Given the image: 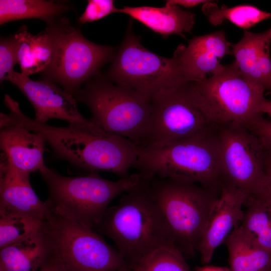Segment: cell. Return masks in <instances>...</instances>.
I'll return each mask as SVG.
<instances>
[{"label": "cell", "mask_w": 271, "mask_h": 271, "mask_svg": "<svg viewBox=\"0 0 271 271\" xmlns=\"http://www.w3.org/2000/svg\"><path fill=\"white\" fill-rule=\"evenodd\" d=\"M214 126L217 140L221 185L261 197L265 186V146L245 124Z\"/></svg>", "instance_id": "cell-9"}, {"label": "cell", "mask_w": 271, "mask_h": 271, "mask_svg": "<svg viewBox=\"0 0 271 271\" xmlns=\"http://www.w3.org/2000/svg\"><path fill=\"white\" fill-rule=\"evenodd\" d=\"M38 271H64V270L59 261L48 256Z\"/></svg>", "instance_id": "cell-31"}, {"label": "cell", "mask_w": 271, "mask_h": 271, "mask_svg": "<svg viewBox=\"0 0 271 271\" xmlns=\"http://www.w3.org/2000/svg\"><path fill=\"white\" fill-rule=\"evenodd\" d=\"M144 180L175 246L184 256H193L221 189L168 179Z\"/></svg>", "instance_id": "cell-3"}, {"label": "cell", "mask_w": 271, "mask_h": 271, "mask_svg": "<svg viewBox=\"0 0 271 271\" xmlns=\"http://www.w3.org/2000/svg\"><path fill=\"white\" fill-rule=\"evenodd\" d=\"M196 271H230V270L229 268L205 265L197 268Z\"/></svg>", "instance_id": "cell-33"}, {"label": "cell", "mask_w": 271, "mask_h": 271, "mask_svg": "<svg viewBox=\"0 0 271 271\" xmlns=\"http://www.w3.org/2000/svg\"><path fill=\"white\" fill-rule=\"evenodd\" d=\"M0 271H5V270L2 267L0 266Z\"/></svg>", "instance_id": "cell-36"}, {"label": "cell", "mask_w": 271, "mask_h": 271, "mask_svg": "<svg viewBox=\"0 0 271 271\" xmlns=\"http://www.w3.org/2000/svg\"><path fill=\"white\" fill-rule=\"evenodd\" d=\"M264 171L265 175V186L261 197L271 203V149L265 146L264 160Z\"/></svg>", "instance_id": "cell-30"}, {"label": "cell", "mask_w": 271, "mask_h": 271, "mask_svg": "<svg viewBox=\"0 0 271 271\" xmlns=\"http://www.w3.org/2000/svg\"><path fill=\"white\" fill-rule=\"evenodd\" d=\"M48 190L45 201L50 211L93 229L119 194L139 185V173L117 181L101 178L95 172L78 177L62 176L45 167L39 171Z\"/></svg>", "instance_id": "cell-4"}, {"label": "cell", "mask_w": 271, "mask_h": 271, "mask_svg": "<svg viewBox=\"0 0 271 271\" xmlns=\"http://www.w3.org/2000/svg\"><path fill=\"white\" fill-rule=\"evenodd\" d=\"M18 39L15 35L0 40V80L3 82L18 63Z\"/></svg>", "instance_id": "cell-27"}, {"label": "cell", "mask_w": 271, "mask_h": 271, "mask_svg": "<svg viewBox=\"0 0 271 271\" xmlns=\"http://www.w3.org/2000/svg\"><path fill=\"white\" fill-rule=\"evenodd\" d=\"M5 80L15 85L26 96L35 109L37 121L46 123L51 119H59L68 122L69 125L95 133H106L79 112L73 95L54 83L44 79L34 81L14 70Z\"/></svg>", "instance_id": "cell-12"}, {"label": "cell", "mask_w": 271, "mask_h": 271, "mask_svg": "<svg viewBox=\"0 0 271 271\" xmlns=\"http://www.w3.org/2000/svg\"><path fill=\"white\" fill-rule=\"evenodd\" d=\"M41 231L49 256L64 271H116L127 265L117 250L93 229L49 210Z\"/></svg>", "instance_id": "cell-7"}, {"label": "cell", "mask_w": 271, "mask_h": 271, "mask_svg": "<svg viewBox=\"0 0 271 271\" xmlns=\"http://www.w3.org/2000/svg\"><path fill=\"white\" fill-rule=\"evenodd\" d=\"M112 0H89L86 8L79 18L81 24L92 23L114 13H118Z\"/></svg>", "instance_id": "cell-28"}, {"label": "cell", "mask_w": 271, "mask_h": 271, "mask_svg": "<svg viewBox=\"0 0 271 271\" xmlns=\"http://www.w3.org/2000/svg\"><path fill=\"white\" fill-rule=\"evenodd\" d=\"M49 209L33 190L30 179L1 167L0 211L25 215L43 221Z\"/></svg>", "instance_id": "cell-16"}, {"label": "cell", "mask_w": 271, "mask_h": 271, "mask_svg": "<svg viewBox=\"0 0 271 271\" xmlns=\"http://www.w3.org/2000/svg\"><path fill=\"white\" fill-rule=\"evenodd\" d=\"M46 143L40 133L22 125L12 124L1 127L2 159L9 168L25 178L30 179L31 173L39 172L45 167Z\"/></svg>", "instance_id": "cell-15"}, {"label": "cell", "mask_w": 271, "mask_h": 271, "mask_svg": "<svg viewBox=\"0 0 271 271\" xmlns=\"http://www.w3.org/2000/svg\"><path fill=\"white\" fill-rule=\"evenodd\" d=\"M270 43L271 28L260 33L245 30L240 40L232 44L231 47L234 62L241 74L250 82L264 89L259 65L264 48Z\"/></svg>", "instance_id": "cell-20"}, {"label": "cell", "mask_w": 271, "mask_h": 271, "mask_svg": "<svg viewBox=\"0 0 271 271\" xmlns=\"http://www.w3.org/2000/svg\"><path fill=\"white\" fill-rule=\"evenodd\" d=\"M93 229L112 239L127 265L155 249L175 246L143 179L108 207Z\"/></svg>", "instance_id": "cell-1"}, {"label": "cell", "mask_w": 271, "mask_h": 271, "mask_svg": "<svg viewBox=\"0 0 271 271\" xmlns=\"http://www.w3.org/2000/svg\"><path fill=\"white\" fill-rule=\"evenodd\" d=\"M169 1L178 6H182L187 8L196 7L201 4H204L208 1L204 0H169Z\"/></svg>", "instance_id": "cell-32"}, {"label": "cell", "mask_w": 271, "mask_h": 271, "mask_svg": "<svg viewBox=\"0 0 271 271\" xmlns=\"http://www.w3.org/2000/svg\"><path fill=\"white\" fill-rule=\"evenodd\" d=\"M231 47L223 30L194 37L187 45L180 44L173 57L183 83L202 81L207 74L220 71L224 65L220 60L232 54Z\"/></svg>", "instance_id": "cell-13"}, {"label": "cell", "mask_w": 271, "mask_h": 271, "mask_svg": "<svg viewBox=\"0 0 271 271\" xmlns=\"http://www.w3.org/2000/svg\"><path fill=\"white\" fill-rule=\"evenodd\" d=\"M42 221L30 216L0 211V248L38 232Z\"/></svg>", "instance_id": "cell-26"}, {"label": "cell", "mask_w": 271, "mask_h": 271, "mask_svg": "<svg viewBox=\"0 0 271 271\" xmlns=\"http://www.w3.org/2000/svg\"><path fill=\"white\" fill-rule=\"evenodd\" d=\"M260 113H265L271 117V101L266 100L261 106Z\"/></svg>", "instance_id": "cell-34"}, {"label": "cell", "mask_w": 271, "mask_h": 271, "mask_svg": "<svg viewBox=\"0 0 271 271\" xmlns=\"http://www.w3.org/2000/svg\"><path fill=\"white\" fill-rule=\"evenodd\" d=\"M247 196L239 189L221 185L220 195L211 210L198 247L203 264L210 261L216 248L240 224Z\"/></svg>", "instance_id": "cell-14"}, {"label": "cell", "mask_w": 271, "mask_h": 271, "mask_svg": "<svg viewBox=\"0 0 271 271\" xmlns=\"http://www.w3.org/2000/svg\"><path fill=\"white\" fill-rule=\"evenodd\" d=\"M15 35L18 39V63L22 73L28 76L42 72L49 65L52 58V44L45 30L33 35L25 26Z\"/></svg>", "instance_id": "cell-21"}, {"label": "cell", "mask_w": 271, "mask_h": 271, "mask_svg": "<svg viewBox=\"0 0 271 271\" xmlns=\"http://www.w3.org/2000/svg\"><path fill=\"white\" fill-rule=\"evenodd\" d=\"M73 95L89 108L90 119L104 131L127 138L138 146L144 144L151 115L149 96L115 84L100 73Z\"/></svg>", "instance_id": "cell-5"}, {"label": "cell", "mask_w": 271, "mask_h": 271, "mask_svg": "<svg viewBox=\"0 0 271 271\" xmlns=\"http://www.w3.org/2000/svg\"><path fill=\"white\" fill-rule=\"evenodd\" d=\"M118 271H131L129 266L126 265L118 269Z\"/></svg>", "instance_id": "cell-35"}, {"label": "cell", "mask_w": 271, "mask_h": 271, "mask_svg": "<svg viewBox=\"0 0 271 271\" xmlns=\"http://www.w3.org/2000/svg\"><path fill=\"white\" fill-rule=\"evenodd\" d=\"M190 93L210 125H248L261 115L264 89L247 80L234 61L199 82L187 83Z\"/></svg>", "instance_id": "cell-6"}, {"label": "cell", "mask_w": 271, "mask_h": 271, "mask_svg": "<svg viewBox=\"0 0 271 271\" xmlns=\"http://www.w3.org/2000/svg\"><path fill=\"white\" fill-rule=\"evenodd\" d=\"M238 225L255 242L271 252V203L257 197H247Z\"/></svg>", "instance_id": "cell-23"}, {"label": "cell", "mask_w": 271, "mask_h": 271, "mask_svg": "<svg viewBox=\"0 0 271 271\" xmlns=\"http://www.w3.org/2000/svg\"><path fill=\"white\" fill-rule=\"evenodd\" d=\"M134 167L145 180L168 179L220 190L218 148L214 126L164 146L138 147Z\"/></svg>", "instance_id": "cell-2"}, {"label": "cell", "mask_w": 271, "mask_h": 271, "mask_svg": "<svg viewBox=\"0 0 271 271\" xmlns=\"http://www.w3.org/2000/svg\"><path fill=\"white\" fill-rule=\"evenodd\" d=\"M132 24L131 19L105 75L107 79L150 97L161 89L183 84L174 58L161 56L144 47Z\"/></svg>", "instance_id": "cell-10"}, {"label": "cell", "mask_w": 271, "mask_h": 271, "mask_svg": "<svg viewBox=\"0 0 271 271\" xmlns=\"http://www.w3.org/2000/svg\"><path fill=\"white\" fill-rule=\"evenodd\" d=\"M46 31L52 54L49 65L41 72L43 79L59 84L72 95L84 82L98 74L100 68L111 61L116 51L114 47L90 42L66 18L47 24Z\"/></svg>", "instance_id": "cell-8"}, {"label": "cell", "mask_w": 271, "mask_h": 271, "mask_svg": "<svg viewBox=\"0 0 271 271\" xmlns=\"http://www.w3.org/2000/svg\"><path fill=\"white\" fill-rule=\"evenodd\" d=\"M48 256L41 228L33 235L1 248L0 266L5 271H38Z\"/></svg>", "instance_id": "cell-19"}, {"label": "cell", "mask_w": 271, "mask_h": 271, "mask_svg": "<svg viewBox=\"0 0 271 271\" xmlns=\"http://www.w3.org/2000/svg\"><path fill=\"white\" fill-rule=\"evenodd\" d=\"M224 242L230 271H271V252L255 242L239 226Z\"/></svg>", "instance_id": "cell-18"}, {"label": "cell", "mask_w": 271, "mask_h": 271, "mask_svg": "<svg viewBox=\"0 0 271 271\" xmlns=\"http://www.w3.org/2000/svg\"><path fill=\"white\" fill-rule=\"evenodd\" d=\"M147 137L141 147H159L193 136L210 125L194 102L187 83L150 96Z\"/></svg>", "instance_id": "cell-11"}, {"label": "cell", "mask_w": 271, "mask_h": 271, "mask_svg": "<svg viewBox=\"0 0 271 271\" xmlns=\"http://www.w3.org/2000/svg\"><path fill=\"white\" fill-rule=\"evenodd\" d=\"M202 11L213 25L221 24L227 20L235 25L246 29L269 18L271 14L251 5H239L229 8L225 5L220 7L214 2L208 1L203 4Z\"/></svg>", "instance_id": "cell-24"}, {"label": "cell", "mask_w": 271, "mask_h": 271, "mask_svg": "<svg viewBox=\"0 0 271 271\" xmlns=\"http://www.w3.org/2000/svg\"><path fill=\"white\" fill-rule=\"evenodd\" d=\"M66 2L44 0H1L0 24L22 19H38L50 24L71 10Z\"/></svg>", "instance_id": "cell-22"}, {"label": "cell", "mask_w": 271, "mask_h": 271, "mask_svg": "<svg viewBox=\"0 0 271 271\" xmlns=\"http://www.w3.org/2000/svg\"><path fill=\"white\" fill-rule=\"evenodd\" d=\"M118 13L129 16L164 38L178 35L186 39L184 33L190 32L195 24L194 13L183 10L169 1L159 8L124 6L119 9Z\"/></svg>", "instance_id": "cell-17"}, {"label": "cell", "mask_w": 271, "mask_h": 271, "mask_svg": "<svg viewBox=\"0 0 271 271\" xmlns=\"http://www.w3.org/2000/svg\"><path fill=\"white\" fill-rule=\"evenodd\" d=\"M266 147L271 149V121L257 116L247 125Z\"/></svg>", "instance_id": "cell-29"}, {"label": "cell", "mask_w": 271, "mask_h": 271, "mask_svg": "<svg viewBox=\"0 0 271 271\" xmlns=\"http://www.w3.org/2000/svg\"><path fill=\"white\" fill-rule=\"evenodd\" d=\"M128 266L131 271H190L185 256L174 245L155 249Z\"/></svg>", "instance_id": "cell-25"}, {"label": "cell", "mask_w": 271, "mask_h": 271, "mask_svg": "<svg viewBox=\"0 0 271 271\" xmlns=\"http://www.w3.org/2000/svg\"><path fill=\"white\" fill-rule=\"evenodd\" d=\"M270 89H271V88H270Z\"/></svg>", "instance_id": "cell-37"}]
</instances>
